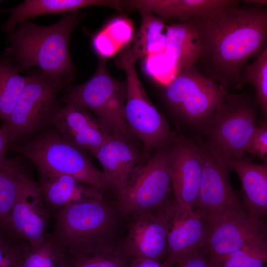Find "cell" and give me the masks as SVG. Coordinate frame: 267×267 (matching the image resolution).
Returning a JSON list of instances; mask_svg holds the SVG:
<instances>
[{
	"instance_id": "cell-38",
	"label": "cell",
	"mask_w": 267,
	"mask_h": 267,
	"mask_svg": "<svg viewBox=\"0 0 267 267\" xmlns=\"http://www.w3.org/2000/svg\"><path fill=\"white\" fill-rule=\"evenodd\" d=\"M245 3H250L256 6H265L267 4L266 0H242Z\"/></svg>"
},
{
	"instance_id": "cell-13",
	"label": "cell",
	"mask_w": 267,
	"mask_h": 267,
	"mask_svg": "<svg viewBox=\"0 0 267 267\" xmlns=\"http://www.w3.org/2000/svg\"><path fill=\"white\" fill-rule=\"evenodd\" d=\"M168 226V242L164 267H172L180 261L202 249L205 228L201 215L179 206L174 198L160 209Z\"/></svg>"
},
{
	"instance_id": "cell-29",
	"label": "cell",
	"mask_w": 267,
	"mask_h": 267,
	"mask_svg": "<svg viewBox=\"0 0 267 267\" xmlns=\"http://www.w3.org/2000/svg\"><path fill=\"white\" fill-rule=\"evenodd\" d=\"M250 84L254 88L262 117L267 116V48L250 64L245 66L241 76L240 88Z\"/></svg>"
},
{
	"instance_id": "cell-5",
	"label": "cell",
	"mask_w": 267,
	"mask_h": 267,
	"mask_svg": "<svg viewBox=\"0 0 267 267\" xmlns=\"http://www.w3.org/2000/svg\"><path fill=\"white\" fill-rule=\"evenodd\" d=\"M7 149L23 154L38 170L70 176L102 193L109 188L103 172L91 163L85 151L65 140L53 127L23 144H9Z\"/></svg>"
},
{
	"instance_id": "cell-21",
	"label": "cell",
	"mask_w": 267,
	"mask_h": 267,
	"mask_svg": "<svg viewBox=\"0 0 267 267\" xmlns=\"http://www.w3.org/2000/svg\"><path fill=\"white\" fill-rule=\"evenodd\" d=\"M125 1L107 0H26L8 10L10 15L3 27L7 34L14 30L17 24L32 17L48 14L76 12L82 8L104 6L121 9Z\"/></svg>"
},
{
	"instance_id": "cell-15",
	"label": "cell",
	"mask_w": 267,
	"mask_h": 267,
	"mask_svg": "<svg viewBox=\"0 0 267 267\" xmlns=\"http://www.w3.org/2000/svg\"><path fill=\"white\" fill-rule=\"evenodd\" d=\"M65 103L52 127L67 142L94 156L99 147L113 136L86 108L73 102Z\"/></svg>"
},
{
	"instance_id": "cell-28",
	"label": "cell",
	"mask_w": 267,
	"mask_h": 267,
	"mask_svg": "<svg viewBox=\"0 0 267 267\" xmlns=\"http://www.w3.org/2000/svg\"><path fill=\"white\" fill-rule=\"evenodd\" d=\"M67 257L68 267H129L131 261L123 245L113 242L86 255Z\"/></svg>"
},
{
	"instance_id": "cell-2",
	"label": "cell",
	"mask_w": 267,
	"mask_h": 267,
	"mask_svg": "<svg viewBox=\"0 0 267 267\" xmlns=\"http://www.w3.org/2000/svg\"><path fill=\"white\" fill-rule=\"evenodd\" d=\"M81 18L76 11L65 14L59 21L49 26L38 25L28 20L22 22L17 30L8 34L10 46L5 55L21 72L37 66L65 88L74 71L69 40Z\"/></svg>"
},
{
	"instance_id": "cell-10",
	"label": "cell",
	"mask_w": 267,
	"mask_h": 267,
	"mask_svg": "<svg viewBox=\"0 0 267 267\" xmlns=\"http://www.w3.org/2000/svg\"><path fill=\"white\" fill-rule=\"evenodd\" d=\"M205 236L202 250L217 257L244 249L267 253V228L264 220L245 210L201 215Z\"/></svg>"
},
{
	"instance_id": "cell-19",
	"label": "cell",
	"mask_w": 267,
	"mask_h": 267,
	"mask_svg": "<svg viewBox=\"0 0 267 267\" xmlns=\"http://www.w3.org/2000/svg\"><path fill=\"white\" fill-rule=\"evenodd\" d=\"M41 195L51 213L71 204L103 198L102 192L72 177L48 170H38Z\"/></svg>"
},
{
	"instance_id": "cell-17",
	"label": "cell",
	"mask_w": 267,
	"mask_h": 267,
	"mask_svg": "<svg viewBox=\"0 0 267 267\" xmlns=\"http://www.w3.org/2000/svg\"><path fill=\"white\" fill-rule=\"evenodd\" d=\"M170 161L174 198L179 206L194 211L202 170L196 143L178 139L171 147Z\"/></svg>"
},
{
	"instance_id": "cell-23",
	"label": "cell",
	"mask_w": 267,
	"mask_h": 267,
	"mask_svg": "<svg viewBox=\"0 0 267 267\" xmlns=\"http://www.w3.org/2000/svg\"><path fill=\"white\" fill-rule=\"evenodd\" d=\"M33 178L18 157L7 158L0 166V227L6 230L16 200Z\"/></svg>"
},
{
	"instance_id": "cell-18",
	"label": "cell",
	"mask_w": 267,
	"mask_h": 267,
	"mask_svg": "<svg viewBox=\"0 0 267 267\" xmlns=\"http://www.w3.org/2000/svg\"><path fill=\"white\" fill-rule=\"evenodd\" d=\"M100 163L109 188L120 192L146 162L129 140L112 137L95 156Z\"/></svg>"
},
{
	"instance_id": "cell-36",
	"label": "cell",
	"mask_w": 267,
	"mask_h": 267,
	"mask_svg": "<svg viewBox=\"0 0 267 267\" xmlns=\"http://www.w3.org/2000/svg\"><path fill=\"white\" fill-rule=\"evenodd\" d=\"M129 267H164L162 262L142 258H131Z\"/></svg>"
},
{
	"instance_id": "cell-25",
	"label": "cell",
	"mask_w": 267,
	"mask_h": 267,
	"mask_svg": "<svg viewBox=\"0 0 267 267\" xmlns=\"http://www.w3.org/2000/svg\"><path fill=\"white\" fill-rule=\"evenodd\" d=\"M164 51L173 61L176 71L194 66L198 46L194 33L186 23L179 21L167 27Z\"/></svg>"
},
{
	"instance_id": "cell-3",
	"label": "cell",
	"mask_w": 267,
	"mask_h": 267,
	"mask_svg": "<svg viewBox=\"0 0 267 267\" xmlns=\"http://www.w3.org/2000/svg\"><path fill=\"white\" fill-rule=\"evenodd\" d=\"M54 215L50 237L67 256L86 255L113 242L117 216L103 198L68 205Z\"/></svg>"
},
{
	"instance_id": "cell-12",
	"label": "cell",
	"mask_w": 267,
	"mask_h": 267,
	"mask_svg": "<svg viewBox=\"0 0 267 267\" xmlns=\"http://www.w3.org/2000/svg\"><path fill=\"white\" fill-rule=\"evenodd\" d=\"M202 165L194 211L200 215L245 210L229 179L230 169L205 144L196 143Z\"/></svg>"
},
{
	"instance_id": "cell-4",
	"label": "cell",
	"mask_w": 267,
	"mask_h": 267,
	"mask_svg": "<svg viewBox=\"0 0 267 267\" xmlns=\"http://www.w3.org/2000/svg\"><path fill=\"white\" fill-rule=\"evenodd\" d=\"M64 88L40 69L27 76L12 112L2 124L9 144L25 143L53 126L62 106L59 95Z\"/></svg>"
},
{
	"instance_id": "cell-1",
	"label": "cell",
	"mask_w": 267,
	"mask_h": 267,
	"mask_svg": "<svg viewBox=\"0 0 267 267\" xmlns=\"http://www.w3.org/2000/svg\"><path fill=\"white\" fill-rule=\"evenodd\" d=\"M241 2L230 0L200 14L178 19L195 36L199 53L195 64H198L202 74L226 89L240 88L246 63L267 48V8L241 6Z\"/></svg>"
},
{
	"instance_id": "cell-11",
	"label": "cell",
	"mask_w": 267,
	"mask_h": 267,
	"mask_svg": "<svg viewBox=\"0 0 267 267\" xmlns=\"http://www.w3.org/2000/svg\"><path fill=\"white\" fill-rule=\"evenodd\" d=\"M121 65L127 76L125 120L131 132L143 143L144 156L148 158L153 150L169 146L178 138L150 101L139 79L135 63Z\"/></svg>"
},
{
	"instance_id": "cell-30",
	"label": "cell",
	"mask_w": 267,
	"mask_h": 267,
	"mask_svg": "<svg viewBox=\"0 0 267 267\" xmlns=\"http://www.w3.org/2000/svg\"><path fill=\"white\" fill-rule=\"evenodd\" d=\"M133 34L132 22L124 17H117L109 22L95 37L104 48L114 54L132 40Z\"/></svg>"
},
{
	"instance_id": "cell-31",
	"label": "cell",
	"mask_w": 267,
	"mask_h": 267,
	"mask_svg": "<svg viewBox=\"0 0 267 267\" xmlns=\"http://www.w3.org/2000/svg\"><path fill=\"white\" fill-rule=\"evenodd\" d=\"M210 258L213 267H264L267 253L244 248Z\"/></svg>"
},
{
	"instance_id": "cell-37",
	"label": "cell",
	"mask_w": 267,
	"mask_h": 267,
	"mask_svg": "<svg viewBox=\"0 0 267 267\" xmlns=\"http://www.w3.org/2000/svg\"><path fill=\"white\" fill-rule=\"evenodd\" d=\"M17 241L19 240L14 237L6 230L0 227V246Z\"/></svg>"
},
{
	"instance_id": "cell-16",
	"label": "cell",
	"mask_w": 267,
	"mask_h": 267,
	"mask_svg": "<svg viewBox=\"0 0 267 267\" xmlns=\"http://www.w3.org/2000/svg\"><path fill=\"white\" fill-rule=\"evenodd\" d=\"M127 237L123 245L130 258L163 262L166 256L168 226L165 217L158 211L132 216Z\"/></svg>"
},
{
	"instance_id": "cell-8",
	"label": "cell",
	"mask_w": 267,
	"mask_h": 267,
	"mask_svg": "<svg viewBox=\"0 0 267 267\" xmlns=\"http://www.w3.org/2000/svg\"><path fill=\"white\" fill-rule=\"evenodd\" d=\"M227 95L226 89L195 66L176 71L164 90L165 98L175 115L202 129Z\"/></svg>"
},
{
	"instance_id": "cell-20",
	"label": "cell",
	"mask_w": 267,
	"mask_h": 267,
	"mask_svg": "<svg viewBox=\"0 0 267 267\" xmlns=\"http://www.w3.org/2000/svg\"><path fill=\"white\" fill-rule=\"evenodd\" d=\"M224 162L240 179V194L245 210L252 217L264 220L267 214V164H258L242 158H230Z\"/></svg>"
},
{
	"instance_id": "cell-35",
	"label": "cell",
	"mask_w": 267,
	"mask_h": 267,
	"mask_svg": "<svg viewBox=\"0 0 267 267\" xmlns=\"http://www.w3.org/2000/svg\"><path fill=\"white\" fill-rule=\"evenodd\" d=\"M8 144L7 132L4 126L2 125L0 127V166L3 164L7 158L6 152Z\"/></svg>"
},
{
	"instance_id": "cell-14",
	"label": "cell",
	"mask_w": 267,
	"mask_h": 267,
	"mask_svg": "<svg viewBox=\"0 0 267 267\" xmlns=\"http://www.w3.org/2000/svg\"><path fill=\"white\" fill-rule=\"evenodd\" d=\"M51 213L33 179L18 195L6 230L22 242L31 246L39 245L49 235L47 230Z\"/></svg>"
},
{
	"instance_id": "cell-39",
	"label": "cell",
	"mask_w": 267,
	"mask_h": 267,
	"mask_svg": "<svg viewBox=\"0 0 267 267\" xmlns=\"http://www.w3.org/2000/svg\"><path fill=\"white\" fill-rule=\"evenodd\" d=\"M1 1L0 0V2ZM3 11V10H2L1 9H0V11Z\"/></svg>"
},
{
	"instance_id": "cell-33",
	"label": "cell",
	"mask_w": 267,
	"mask_h": 267,
	"mask_svg": "<svg viewBox=\"0 0 267 267\" xmlns=\"http://www.w3.org/2000/svg\"><path fill=\"white\" fill-rule=\"evenodd\" d=\"M26 243L20 241L0 246V267H17Z\"/></svg>"
},
{
	"instance_id": "cell-9",
	"label": "cell",
	"mask_w": 267,
	"mask_h": 267,
	"mask_svg": "<svg viewBox=\"0 0 267 267\" xmlns=\"http://www.w3.org/2000/svg\"><path fill=\"white\" fill-rule=\"evenodd\" d=\"M171 147L158 148L117 195V207L125 216L154 212L171 200Z\"/></svg>"
},
{
	"instance_id": "cell-26",
	"label": "cell",
	"mask_w": 267,
	"mask_h": 267,
	"mask_svg": "<svg viewBox=\"0 0 267 267\" xmlns=\"http://www.w3.org/2000/svg\"><path fill=\"white\" fill-rule=\"evenodd\" d=\"M6 56L0 57V119L5 121L10 116L23 90L27 76Z\"/></svg>"
},
{
	"instance_id": "cell-34",
	"label": "cell",
	"mask_w": 267,
	"mask_h": 267,
	"mask_svg": "<svg viewBox=\"0 0 267 267\" xmlns=\"http://www.w3.org/2000/svg\"><path fill=\"white\" fill-rule=\"evenodd\" d=\"M176 266L177 267H213L210 258L202 249L186 257Z\"/></svg>"
},
{
	"instance_id": "cell-7",
	"label": "cell",
	"mask_w": 267,
	"mask_h": 267,
	"mask_svg": "<svg viewBox=\"0 0 267 267\" xmlns=\"http://www.w3.org/2000/svg\"><path fill=\"white\" fill-rule=\"evenodd\" d=\"M259 107L250 93L228 94L203 128L209 138L205 145L224 161L242 158L257 126Z\"/></svg>"
},
{
	"instance_id": "cell-27",
	"label": "cell",
	"mask_w": 267,
	"mask_h": 267,
	"mask_svg": "<svg viewBox=\"0 0 267 267\" xmlns=\"http://www.w3.org/2000/svg\"><path fill=\"white\" fill-rule=\"evenodd\" d=\"M17 267H68L67 255L50 237L35 246L26 244Z\"/></svg>"
},
{
	"instance_id": "cell-32",
	"label": "cell",
	"mask_w": 267,
	"mask_h": 267,
	"mask_svg": "<svg viewBox=\"0 0 267 267\" xmlns=\"http://www.w3.org/2000/svg\"><path fill=\"white\" fill-rule=\"evenodd\" d=\"M250 153L263 160L267 161V124L263 122L257 126L249 140L245 149V153Z\"/></svg>"
},
{
	"instance_id": "cell-6",
	"label": "cell",
	"mask_w": 267,
	"mask_h": 267,
	"mask_svg": "<svg viewBox=\"0 0 267 267\" xmlns=\"http://www.w3.org/2000/svg\"><path fill=\"white\" fill-rule=\"evenodd\" d=\"M62 92L65 102L86 108L111 135L129 141L132 132L125 118L127 82L110 75L105 58H101L96 72L88 81L77 86L69 85Z\"/></svg>"
},
{
	"instance_id": "cell-22",
	"label": "cell",
	"mask_w": 267,
	"mask_h": 267,
	"mask_svg": "<svg viewBox=\"0 0 267 267\" xmlns=\"http://www.w3.org/2000/svg\"><path fill=\"white\" fill-rule=\"evenodd\" d=\"M141 24L132 46L121 54L120 64L135 63L149 55L165 50V20L145 10H139Z\"/></svg>"
},
{
	"instance_id": "cell-24",
	"label": "cell",
	"mask_w": 267,
	"mask_h": 267,
	"mask_svg": "<svg viewBox=\"0 0 267 267\" xmlns=\"http://www.w3.org/2000/svg\"><path fill=\"white\" fill-rule=\"evenodd\" d=\"M230 0H135L127 5L156 14L166 21L194 16L227 4Z\"/></svg>"
}]
</instances>
